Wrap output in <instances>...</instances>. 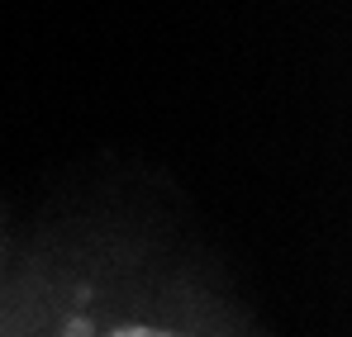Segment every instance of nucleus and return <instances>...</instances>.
Segmentation results:
<instances>
[{
	"label": "nucleus",
	"mask_w": 352,
	"mask_h": 337,
	"mask_svg": "<svg viewBox=\"0 0 352 337\" xmlns=\"http://www.w3.org/2000/svg\"><path fill=\"white\" fill-rule=\"evenodd\" d=\"M110 337H186V333H167V328H148V323H129V328H115Z\"/></svg>",
	"instance_id": "f257e3e1"
}]
</instances>
